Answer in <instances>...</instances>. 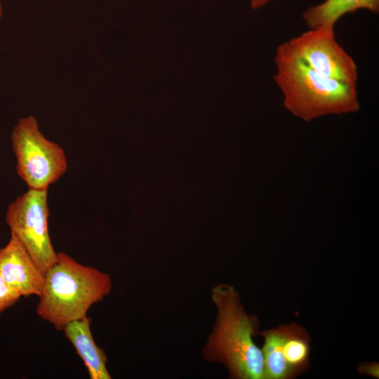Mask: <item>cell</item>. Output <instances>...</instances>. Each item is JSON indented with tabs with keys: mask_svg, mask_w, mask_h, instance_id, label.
<instances>
[{
	"mask_svg": "<svg viewBox=\"0 0 379 379\" xmlns=\"http://www.w3.org/2000/svg\"><path fill=\"white\" fill-rule=\"evenodd\" d=\"M211 300L217 314L202 350L204 359L222 364L231 378L266 379L262 350L253 340L259 331L258 317L246 312L233 286L216 285Z\"/></svg>",
	"mask_w": 379,
	"mask_h": 379,
	"instance_id": "obj_1",
	"label": "cell"
},
{
	"mask_svg": "<svg viewBox=\"0 0 379 379\" xmlns=\"http://www.w3.org/2000/svg\"><path fill=\"white\" fill-rule=\"evenodd\" d=\"M274 62V81L284 106L295 116L309 121L359 109L357 86L319 74L294 56L284 43L277 47Z\"/></svg>",
	"mask_w": 379,
	"mask_h": 379,
	"instance_id": "obj_2",
	"label": "cell"
},
{
	"mask_svg": "<svg viewBox=\"0 0 379 379\" xmlns=\"http://www.w3.org/2000/svg\"><path fill=\"white\" fill-rule=\"evenodd\" d=\"M112 287L109 274L58 253L57 261L44 274L37 314L62 331L69 322L86 317L88 309L109 295Z\"/></svg>",
	"mask_w": 379,
	"mask_h": 379,
	"instance_id": "obj_3",
	"label": "cell"
},
{
	"mask_svg": "<svg viewBox=\"0 0 379 379\" xmlns=\"http://www.w3.org/2000/svg\"><path fill=\"white\" fill-rule=\"evenodd\" d=\"M17 172L29 189L47 190L66 172L63 149L45 138L32 115L19 119L11 133Z\"/></svg>",
	"mask_w": 379,
	"mask_h": 379,
	"instance_id": "obj_4",
	"label": "cell"
},
{
	"mask_svg": "<svg viewBox=\"0 0 379 379\" xmlns=\"http://www.w3.org/2000/svg\"><path fill=\"white\" fill-rule=\"evenodd\" d=\"M47 190L29 189L11 203L6 222L39 270L46 272L58 260L48 232Z\"/></svg>",
	"mask_w": 379,
	"mask_h": 379,
	"instance_id": "obj_5",
	"label": "cell"
},
{
	"mask_svg": "<svg viewBox=\"0 0 379 379\" xmlns=\"http://www.w3.org/2000/svg\"><path fill=\"white\" fill-rule=\"evenodd\" d=\"M284 44L294 56L319 74L357 86V65L337 42L334 25L310 29Z\"/></svg>",
	"mask_w": 379,
	"mask_h": 379,
	"instance_id": "obj_6",
	"label": "cell"
},
{
	"mask_svg": "<svg viewBox=\"0 0 379 379\" xmlns=\"http://www.w3.org/2000/svg\"><path fill=\"white\" fill-rule=\"evenodd\" d=\"M0 274L21 296L41 293L44 274L12 233L8 244L0 248Z\"/></svg>",
	"mask_w": 379,
	"mask_h": 379,
	"instance_id": "obj_7",
	"label": "cell"
},
{
	"mask_svg": "<svg viewBox=\"0 0 379 379\" xmlns=\"http://www.w3.org/2000/svg\"><path fill=\"white\" fill-rule=\"evenodd\" d=\"M91 319L87 316L67 324L62 331L77 353L83 360L91 379H110L105 351L99 347L91 331Z\"/></svg>",
	"mask_w": 379,
	"mask_h": 379,
	"instance_id": "obj_8",
	"label": "cell"
},
{
	"mask_svg": "<svg viewBox=\"0 0 379 379\" xmlns=\"http://www.w3.org/2000/svg\"><path fill=\"white\" fill-rule=\"evenodd\" d=\"M359 9H367L377 14L379 0H325L308 8L302 18L310 29H314L326 25H335L341 17Z\"/></svg>",
	"mask_w": 379,
	"mask_h": 379,
	"instance_id": "obj_9",
	"label": "cell"
},
{
	"mask_svg": "<svg viewBox=\"0 0 379 379\" xmlns=\"http://www.w3.org/2000/svg\"><path fill=\"white\" fill-rule=\"evenodd\" d=\"M310 336L295 323L283 325L281 352L292 378L310 368Z\"/></svg>",
	"mask_w": 379,
	"mask_h": 379,
	"instance_id": "obj_10",
	"label": "cell"
},
{
	"mask_svg": "<svg viewBox=\"0 0 379 379\" xmlns=\"http://www.w3.org/2000/svg\"><path fill=\"white\" fill-rule=\"evenodd\" d=\"M264 343L261 348L266 379H290L291 372L284 361L281 345L283 325L260 333Z\"/></svg>",
	"mask_w": 379,
	"mask_h": 379,
	"instance_id": "obj_11",
	"label": "cell"
},
{
	"mask_svg": "<svg viewBox=\"0 0 379 379\" xmlns=\"http://www.w3.org/2000/svg\"><path fill=\"white\" fill-rule=\"evenodd\" d=\"M20 297L0 274V314L14 305Z\"/></svg>",
	"mask_w": 379,
	"mask_h": 379,
	"instance_id": "obj_12",
	"label": "cell"
},
{
	"mask_svg": "<svg viewBox=\"0 0 379 379\" xmlns=\"http://www.w3.org/2000/svg\"><path fill=\"white\" fill-rule=\"evenodd\" d=\"M358 371L361 374L368 375L378 378L379 375V366L376 362H364L359 365Z\"/></svg>",
	"mask_w": 379,
	"mask_h": 379,
	"instance_id": "obj_13",
	"label": "cell"
},
{
	"mask_svg": "<svg viewBox=\"0 0 379 379\" xmlns=\"http://www.w3.org/2000/svg\"><path fill=\"white\" fill-rule=\"evenodd\" d=\"M272 0H251V7L252 9H258Z\"/></svg>",
	"mask_w": 379,
	"mask_h": 379,
	"instance_id": "obj_14",
	"label": "cell"
},
{
	"mask_svg": "<svg viewBox=\"0 0 379 379\" xmlns=\"http://www.w3.org/2000/svg\"><path fill=\"white\" fill-rule=\"evenodd\" d=\"M2 15H3V8H2V5H1V4L0 2V20H1V17H2Z\"/></svg>",
	"mask_w": 379,
	"mask_h": 379,
	"instance_id": "obj_15",
	"label": "cell"
}]
</instances>
